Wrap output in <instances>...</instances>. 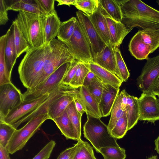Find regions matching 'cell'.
<instances>
[{
    "label": "cell",
    "mask_w": 159,
    "mask_h": 159,
    "mask_svg": "<svg viewBox=\"0 0 159 159\" xmlns=\"http://www.w3.org/2000/svg\"><path fill=\"white\" fill-rule=\"evenodd\" d=\"M156 96L143 93L138 98L139 120L154 123L159 120V106Z\"/></svg>",
    "instance_id": "12"
},
{
    "label": "cell",
    "mask_w": 159,
    "mask_h": 159,
    "mask_svg": "<svg viewBox=\"0 0 159 159\" xmlns=\"http://www.w3.org/2000/svg\"><path fill=\"white\" fill-rule=\"evenodd\" d=\"M55 145V141H50L32 159H48Z\"/></svg>",
    "instance_id": "43"
},
{
    "label": "cell",
    "mask_w": 159,
    "mask_h": 159,
    "mask_svg": "<svg viewBox=\"0 0 159 159\" xmlns=\"http://www.w3.org/2000/svg\"><path fill=\"white\" fill-rule=\"evenodd\" d=\"M126 93L127 92L125 89H124V94L122 99L121 105V108L123 111L126 109L127 104Z\"/></svg>",
    "instance_id": "52"
},
{
    "label": "cell",
    "mask_w": 159,
    "mask_h": 159,
    "mask_svg": "<svg viewBox=\"0 0 159 159\" xmlns=\"http://www.w3.org/2000/svg\"><path fill=\"white\" fill-rule=\"evenodd\" d=\"M121 22L130 32L135 27L159 30V11L140 0H119Z\"/></svg>",
    "instance_id": "1"
},
{
    "label": "cell",
    "mask_w": 159,
    "mask_h": 159,
    "mask_svg": "<svg viewBox=\"0 0 159 159\" xmlns=\"http://www.w3.org/2000/svg\"><path fill=\"white\" fill-rule=\"evenodd\" d=\"M115 48L111 43L106 45L101 52L93 58V63L115 74Z\"/></svg>",
    "instance_id": "16"
},
{
    "label": "cell",
    "mask_w": 159,
    "mask_h": 159,
    "mask_svg": "<svg viewBox=\"0 0 159 159\" xmlns=\"http://www.w3.org/2000/svg\"><path fill=\"white\" fill-rule=\"evenodd\" d=\"M148 93H152L159 97V75L152 82L149 89Z\"/></svg>",
    "instance_id": "47"
},
{
    "label": "cell",
    "mask_w": 159,
    "mask_h": 159,
    "mask_svg": "<svg viewBox=\"0 0 159 159\" xmlns=\"http://www.w3.org/2000/svg\"><path fill=\"white\" fill-rule=\"evenodd\" d=\"M60 86L49 93L34 99L23 101L0 121L9 124L17 129L25 118L36 110L46 101Z\"/></svg>",
    "instance_id": "9"
},
{
    "label": "cell",
    "mask_w": 159,
    "mask_h": 159,
    "mask_svg": "<svg viewBox=\"0 0 159 159\" xmlns=\"http://www.w3.org/2000/svg\"><path fill=\"white\" fill-rule=\"evenodd\" d=\"M129 50L132 56L139 60H147L152 53L151 47L142 40L139 31L130 41Z\"/></svg>",
    "instance_id": "18"
},
{
    "label": "cell",
    "mask_w": 159,
    "mask_h": 159,
    "mask_svg": "<svg viewBox=\"0 0 159 159\" xmlns=\"http://www.w3.org/2000/svg\"><path fill=\"white\" fill-rule=\"evenodd\" d=\"M22 101V94L12 82L0 85V121Z\"/></svg>",
    "instance_id": "10"
},
{
    "label": "cell",
    "mask_w": 159,
    "mask_h": 159,
    "mask_svg": "<svg viewBox=\"0 0 159 159\" xmlns=\"http://www.w3.org/2000/svg\"><path fill=\"white\" fill-rule=\"evenodd\" d=\"M74 102L75 103V107L77 111L81 114L82 115L85 111L83 107L78 100L76 98H74Z\"/></svg>",
    "instance_id": "50"
},
{
    "label": "cell",
    "mask_w": 159,
    "mask_h": 159,
    "mask_svg": "<svg viewBox=\"0 0 159 159\" xmlns=\"http://www.w3.org/2000/svg\"><path fill=\"white\" fill-rule=\"evenodd\" d=\"M63 42L68 47L75 59L81 63H93L90 46L78 19L72 36L68 40Z\"/></svg>",
    "instance_id": "8"
},
{
    "label": "cell",
    "mask_w": 159,
    "mask_h": 159,
    "mask_svg": "<svg viewBox=\"0 0 159 159\" xmlns=\"http://www.w3.org/2000/svg\"><path fill=\"white\" fill-rule=\"evenodd\" d=\"M85 64L103 84L110 85L117 89L121 85L122 82L115 74L94 63Z\"/></svg>",
    "instance_id": "22"
},
{
    "label": "cell",
    "mask_w": 159,
    "mask_h": 159,
    "mask_svg": "<svg viewBox=\"0 0 159 159\" xmlns=\"http://www.w3.org/2000/svg\"><path fill=\"white\" fill-rule=\"evenodd\" d=\"M99 0H76L74 6L88 16L92 15L99 6Z\"/></svg>",
    "instance_id": "38"
},
{
    "label": "cell",
    "mask_w": 159,
    "mask_h": 159,
    "mask_svg": "<svg viewBox=\"0 0 159 159\" xmlns=\"http://www.w3.org/2000/svg\"><path fill=\"white\" fill-rule=\"evenodd\" d=\"M101 7L114 20L121 22L122 15L119 0H99Z\"/></svg>",
    "instance_id": "28"
},
{
    "label": "cell",
    "mask_w": 159,
    "mask_h": 159,
    "mask_svg": "<svg viewBox=\"0 0 159 159\" xmlns=\"http://www.w3.org/2000/svg\"><path fill=\"white\" fill-rule=\"evenodd\" d=\"M89 17L98 33L106 45L110 43V37L107 22L105 16L101 11L99 4L98 9Z\"/></svg>",
    "instance_id": "20"
},
{
    "label": "cell",
    "mask_w": 159,
    "mask_h": 159,
    "mask_svg": "<svg viewBox=\"0 0 159 159\" xmlns=\"http://www.w3.org/2000/svg\"><path fill=\"white\" fill-rule=\"evenodd\" d=\"M77 18L72 17L61 23L57 35V39L62 42L68 40L72 36L76 27Z\"/></svg>",
    "instance_id": "30"
},
{
    "label": "cell",
    "mask_w": 159,
    "mask_h": 159,
    "mask_svg": "<svg viewBox=\"0 0 159 159\" xmlns=\"http://www.w3.org/2000/svg\"><path fill=\"white\" fill-rule=\"evenodd\" d=\"M74 98H77L82 105L86 115L100 118L102 117L98 103L86 86L80 87L79 93Z\"/></svg>",
    "instance_id": "15"
},
{
    "label": "cell",
    "mask_w": 159,
    "mask_h": 159,
    "mask_svg": "<svg viewBox=\"0 0 159 159\" xmlns=\"http://www.w3.org/2000/svg\"><path fill=\"white\" fill-rule=\"evenodd\" d=\"M48 119H49L47 113L42 114L30 120L21 128L16 129L7 147L9 153L12 154L21 149Z\"/></svg>",
    "instance_id": "6"
},
{
    "label": "cell",
    "mask_w": 159,
    "mask_h": 159,
    "mask_svg": "<svg viewBox=\"0 0 159 159\" xmlns=\"http://www.w3.org/2000/svg\"><path fill=\"white\" fill-rule=\"evenodd\" d=\"M7 34L0 37V85L11 83V76L7 68L5 57V48Z\"/></svg>",
    "instance_id": "29"
},
{
    "label": "cell",
    "mask_w": 159,
    "mask_h": 159,
    "mask_svg": "<svg viewBox=\"0 0 159 159\" xmlns=\"http://www.w3.org/2000/svg\"><path fill=\"white\" fill-rule=\"evenodd\" d=\"M6 33L7 37L5 48V57L8 73L11 76L13 68L18 58L14 42L12 25Z\"/></svg>",
    "instance_id": "23"
},
{
    "label": "cell",
    "mask_w": 159,
    "mask_h": 159,
    "mask_svg": "<svg viewBox=\"0 0 159 159\" xmlns=\"http://www.w3.org/2000/svg\"><path fill=\"white\" fill-rule=\"evenodd\" d=\"M43 17L40 15L20 11L16 19L24 37L31 48L45 45Z\"/></svg>",
    "instance_id": "5"
},
{
    "label": "cell",
    "mask_w": 159,
    "mask_h": 159,
    "mask_svg": "<svg viewBox=\"0 0 159 159\" xmlns=\"http://www.w3.org/2000/svg\"><path fill=\"white\" fill-rule=\"evenodd\" d=\"M43 32L46 45L57 36L61 22L56 11L53 14L43 17Z\"/></svg>",
    "instance_id": "19"
},
{
    "label": "cell",
    "mask_w": 159,
    "mask_h": 159,
    "mask_svg": "<svg viewBox=\"0 0 159 159\" xmlns=\"http://www.w3.org/2000/svg\"><path fill=\"white\" fill-rule=\"evenodd\" d=\"M128 131V122L126 109L123 111L121 116L110 133L113 137L117 139L124 137Z\"/></svg>",
    "instance_id": "34"
},
{
    "label": "cell",
    "mask_w": 159,
    "mask_h": 159,
    "mask_svg": "<svg viewBox=\"0 0 159 159\" xmlns=\"http://www.w3.org/2000/svg\"><path fill=\"white\" fill-rule=\"evenodd\" d=\"M7 5L6 1L0 0V25H5L9 20Z\"/></svg>",
    "instance_id": "45"
},
{
    "label": "cell",
    "mask_w": 159,
    "mask_h": 159,
    "mask_svg": "<svg viewBox=\"0 0 159 159\" xmlns=\"http://www.w3.org/2000/svg\"><path fill=\"white\" fill-rule=\"evenodd\" d=\"M50 51L49 44L30 47L26 52L18 66V72L21 82L27 89L32 88L40 75Z\"/></svg>",
    "instance_id": "2"
},
{
    "label": "cell",
    "mask_w": 159,
    "mask_h": 159,
    "mask_svg": "<svg viewBox=\"0 0 159 159\" xmlns=\"http://www.w3.org/2000/svg\"><path fill=\"white\" fill-rule=\"evenodd\" d=\"M126 109L128 122V130L133 128L139 120V110L138 98L126 93Z\"/></svg>",
    "instance_id": "26"
},
{
    "label": "cell",
    "mask_w": 159,
    "mask_h": 159,
    "mask_svg": "<svg viewBox=\"0 0 159 159\" xmlns=\"http://www.w3.org/2000/svg\"><path fill=\"white\" fill-rule=\"evenodd\" d=\"M156 2L158 5L159 6V0H157Z\"/></svg>",
    "instance_id": "55"
},
{
    "label": "cell",
    "mask_w": 159,
    "mask_h": 159,
    "mask_svg": "<svg viewBox=\"0 0 159 159\" xmlns=\"http://www.w3.org/2000/svg\"><path fill=\"white\" fill-rule=\"evenodd\" d=\"M66 139L78 140L73 127L68 116L66 109L58 117L53 120Z\"/></svg>",
    "instance_id": "25"
},
{
    "label": "cell",
    "mask_w": 159,
    "mask_h": 159,
    "mask_svg": "<svg viewBox=\"0 0 159 159\" xmlns=\"http://www.w3.org/2000/svg\"><path fill=\"white\" fill-rule=\"evenodd\" d=\"M76 15L90 46L93 59L101 52L106 44L98 33L89 16L80 11L76 12Z\"/></svg>",
    "instance_id": "11"
},
{
    "label": "cell",
    "mask_w": 159,
    "mask_h": 159,
    "mask_svg": "<svg viewBox=\"0 0 159 159\" xmlns=\"http://www.w3.org/2000/svg\"><path fill=\"white\" fill-rule=\"evenodd\" d=\"M155 150L159 154V136L155 140Z\"/></svg>",
    "instance_id": "53"
},
{
    "label": "cell",
    "mask_w": 159,
    "mask_h": 159,
    "mask_svg": "<svg viewBox=\"0 0 159 159\" xmlns=\"http://www.w3.org/2000/svg\"><path fill=\"white\" fill-rule=\"evenodd\" d=\"M74 99L73 96L63 93L53 101L49 104L47 110L49 119L53 120L59 117Z\"/></svg>",
    "instance_id": "21"
},
{
    "label": "cell",
    "mask_w": 159,
    "mask_h": 159,
    "mask_svg": "<svg viewBox=\"0 0 159 159\" xmlns=\"http://www.w3.org/2000/svg\"><path fill=\"white\" fill-rule=\"evenodd\" d=\"M39 7L44 11L47 16L53 14L55 9L54 0H35Z\"/></svg>",
    "instance_id": "44"
},
{
    "label": "cell",
    "mask_w": 159,
    "mask_h": 159,
    "mask_svg": "<svg viewBox=\"0 0 159 159\" xmlns=\"http://www.w3.org/2000/svg\"><path fill=\"white\" fill-rule=\"evenodd\" d=\"M66 109L78 141L81 139V119L82 115L77 110L74 101L68 106Z\"/></svg>",
    "instance_id": "32"
},
{
    "label": "cell",
    "mask_w": 159,
    "mask_h": 159,
    "mask_svg": "<svg viewBox=\"0 0 159 159\" xmlns=\"http://www.w3.org/2000/svg\"></svg>",
    "instance_id": "57"
},
{
    "label": "cell",
    "mask_w": 159,
    "mask_h": 159,
    "mask_svg": "<svg viewBox=\"0 0 159 159\" xmlns=\"http://www.w3.org/2000/svg\"><path fill=\"white\" fill-rule=\"evenodd\" d=\"M157 102L159 106V98L157 100Z\"/></svg>",
    "instance_id": "56"
},
{
    "label": "cell",
    "mask_w": 159,
    "mask_h": 159,
    "mask_svg": "<svg viewBox=\"0 0 159 159\" xmlns=\"http://www.w3.org/2000/svg\"><path fill=\"white\" fill-rule=\"evenodd\" d=\"M137 79V85L143 93H148L149 89L154 80L159 75V54L148 58Z\"/></svg>",
    "instance_id": "13"
},
{
    "label": "cell",
    "mask_w": 159,
    "mask_h": 159,
    "mask_svg": "<svg viewBox=\"0 0 159 159\" xmlns=\"http://www.w3.org/2000/svg\"><path fill=\"white\" fill-rule=\"evenodd\" d=\"M87 120L84 124V137L91 143L96 152L107 147H118L117 139L111 134L107 127L100 118L87 115Z\"/></svg>",
    "instance_id": "3"
},
{
    "label": "cell",
    "mask_w": 159,
    "mask_h": 159,
    "mask_svg": "<svg viewBox=\"0 0 159 159\" xmlns=\"http://www.w3.org/2000/svg\"><path fill=\"white\" fill-rule=\"evenodd\" d=\"M78 143L74 146L67 148L62 151L57 159H73L78 146Z\"/></svg>",
    "instance_id": "46"
},
{
    "label": "cell",
    "mask_w": 159,
    "mask_h": 159,
    "mask_svg": "<svg viewBox=\"0 0 159 159\" xmlns=\"http://www.w3.org/2000/svg\"><path fill=\"white\" fill-rule=\"evenodd\" d=\"M80 63L76 59H74L71 61L70 67L63 80L62 84L66 86L69 85L80 66Z\"/></svg>",
    "instance_id": "42"
},
{
    "label": "cell",
    "mask_w": 159,
    "mask_h": 159,
    "mask_svg": "<svg viewBox=\"0 0 159 159\" xmlns=\"http://www.w3.org/2000/svg\"><path fill=\"white\" fill-rule=\"evenodd\" d=\"M93 81H98L102 82L95 74L90 70L85 78L83 85L87 86L91 82Z\"/></svg>",
    "instance_id": "48"
},
{
    "label": "cell",
    "mask_w": 159,
    "mask_h": 159,
    "mask_svg": "<svg viewBox=\"0 0 159 159\" xmlns=\"http://www.w3.org/2000/svg\"><path fill=\"white\" fill-rule=\"evenodd\" d=\"M49 44L50 52L44 62L41 73L32 88L44 81L63 64L75 59L68 47L61 41L54 39Z\"/></svg>",
    "instance_id": "4"
},
{
    "label": "cell",
    "mask_w": 159,
    "mask_h": 159,
    "mask_svg": "<svg viewBox=\"0 0 159 159\" xmlns=\"http://www.w3.org/2000/svg\"><path fill=\"white\" fill-rule=\"evenodd\" d=\"M119 88L103 84V89L99 106L102 117L110 114L113 105L119 95Z\"/></svg>",
    "instance_id": "17"
},
{
    "label": "cell",
    "mask_w": 159,
    "mask_h": 159,
    "mask_svg": "<svg viewBox=\"0 0 159 159\" xmlns=\"http://www.w3.org/2000/svg\"><path fill=\"white\" fill-rule=\"evenodd\" d=\"M115 52L116 57L115 74L122 82H126L130 76V73L118 48L115 47Z\"/></svg>",
    "instance_id": "33"
},
{
    "label": "cell",
    "mask_w": 159,
    "mask_h": 159,
    "mask_svg": "<svg viewBox=\"0 0 159 159\" xmlns=\"http://www.w3.org/2000/svg\"><path fill=\"white\" fill-rule=\"evenodd\" d=\"M15 44L17 57L25 52H26L30 47L25 38L17 20H14L12 24Z\"/></svg>",
    "instance_id": "27"
},
{
    "label": "cell",
    "mask_w": 159,
    "mask_h": 159,
    "mask_svg": "<svg viewBox=\"0 0 159 159\" xmlns=\"http://www.w3.org/2000/svg\"><path fill=\"white\" fill-rule=\"evenodd\" d=\"M138 31L142 40L151 47L152 53L159 48V30L147 29Z\"/></svg>",
    "instance_id": "31"
},
{
    "label": "cell",
    "mask_w": 159,
    "mask_h": 159,
    "mask_svg": "<svg viewBox=\"0 0 159 159\" xmlns=\"http://www.w3.org/2000/svg\"><path fill=\"white\" fill-rule=\"evenodd\" d=\"M76 0H57L58 2L57 6L66 5L70 7V5H72L74 6Z\"/></svg>",
    "instance_id": "51"
},
{
    "label": "cell",
    "mask_w": 159,
    "mask_h": 159,
    "mask_svg": "<svg viewBox=\"0 0 159 159\" xmlns=\"http://www.w3.org/2000/svg\"><path fill=\"white\" fill-rule=\"evenodd\" d=\"M90 71L85 63L80 62L69 86L75 88H79L83 86L85 78Z\"/></svg>",
    "instance_id": "39"
},
{
    "label": "cell",
    "mask_w": 159,
    "mask_h": 159,
    "mask_svg": "<svg viewBox=\"0 0 159 159\" xmlns=\"http://www.w3.org/2000/svg\"><path fill=\"white\" fill-rule=\"evenodd\" d=\"M86 87L99 104L102 94L103 84L102 82L93 81Z\"/></svg>",
    "instance_id": "41"
},
{
    "label": "cell",
    "mask_w": 159,
    "mask_h": 159,
    "mask_svg": "<svg viewBox=\"0 0 159 159\" xmlns=\"http://www.w3.org/2000/svg\"><path fill=\"white\" fill-rule=\"evenodd\" d=\"M99 153L104 159H125L126 155L125 149L118 147H107L101 148Z\"/></svg>",
    "instance_id": "37"
},
{
    "label": "cell",
    "mask_w": 159,
    "mask_h": 159,
    "mask_svg": "<svg viewBox=\"0 0 159 159\" xmlns=\"http://www.w3.org/2000/svg\"><path fill=\"white\" fill-rule=\"evenodd\" d=\"M11 2L9 5H7L8 10L24 11L43 16H47L39 7L35 0H12Z\"/></svg>",
    "instance_id": "24"
},
{
    "label": "cell",
    "mask_w": 159,
    "mask_h": 159,
    "mask_svg": "<svg viewBox=\"0 0 159 159\" xmlns=\"http://www.w3.org/2000/svg\"><path fill=\"white\" fill-rule=\"evenodd\" d=\"M100 6L107 22L110 37V43L115 47L119 48L125 37L129 32L121 22H118L112 19Z\"/></svg>",
    "instance_id": "14"
},
{
    "label": "cell",
    "mask_w": 159,
    "mask_h": 159,
    "mask_svg": "<svg viewBox=\"0 0 159 159\" xmlns=\"http://www.w3.org/2000/svg\"><path fill=\"white\" fill-rule=\"evenodd\" d=\"M71 61L63 64L43 82L34 88L27 89L22 94L23 101L34 99L49 93L60 86Z\"/></svg>",
    "instance_id": "7"
},
{
    "label": "cell",
    "mask_w": 159,
    "mask_h": 159,
    "mask_svg": "<svg viewBox=\"0 0 159 159\" xmlns=\"http://www.w3.org/2000/svg\"><path fill=\"white\" fill-rule=\"evenodd\" d=\"M78 144L73 159H97L92 147L87 142L81 139L77 141Z\"/></svg>",
    "instance_id": "35"
},
{
    "label": "cell",
    "mask_w": 159,
    "mask_h": 159,
    "mask_svg": "<svg viewBox=\"0 0 159 159\" xmlns=\"http://www.w3.org/2000/svg\"><path fill=\"white\" fill-rule=\"evenodd\" d=\"M7 148L0 145V159H11Z\"/></svg>",
    "instance_id": "49"
},
{
    "label": "cell",
    "mask_w": 159,
    "mask_h": 159,
    "mask_svg": "<svg viewBox=\"0 0 159 159\" xmlns=\"http://www.w3.org/2000/svg\"><path fill=\"white\" fill-rule=\"evenodd\" d=\"M16 129L11 125L0 121V145L7 148L9 140Z\"/></svg>",
    "instance_id": "40"
},
{
    "label": "cell",
    "mask_w": 159,
    "mask_h": 159,
    "mask_svg": "<svg viewBox=\"0 0 159 159\" xmlns=\"http://www.w3.org/2000/svg\"><path fill=\"white\" fill-rule=\"evenodd\" d=\"M147 159H158V157L157 155H154L151 156Z\"/></svg>",
    "instance_id": "54"
},
{
    "label": "cell",
    "mask_w": 159,
    "mask_h": 159,
    "mask_svg": "<svg viewBox=\"0 0 159 159\" xmlns=\"http://www.w3.org/2000/svg\"><path fill=\"white\" fill-rule=\"evenodd\" d=\"M123 94L124 90L117 96L111 109V116L107 125L109 132L114 127L123 112L121 108V105Z\"/></svg>",
    "instance_id": "36"
}]
</instances>
